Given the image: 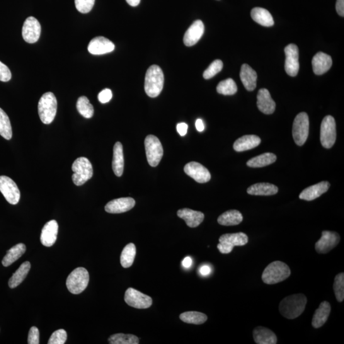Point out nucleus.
<instances>
[{
	"instance_id": "nucleus-43",
	"label": "nucleus",
	"mask_w": 344,
	"mask_h": 344,
	"mask_svg": "<svg viewBox=\"0 0 344 344\" xmlns=\"http://www.w3.org/2000/svg\"><path fill=\"white\" fill-rule=\"evenodd\" d=\"M222 68H223V63L221 60H216L213 62L210 66L205 70L203 72V78L205 79H210L214 77L215 75L217 74L221 71Z\"/></svg>"
},
{
	"instance_id": "nucleus-2",
	"label": "nucleus",
	"mask_w": 344,
	"mask_h": 344,
	"mask_svg": "<svg viewBox=\"0 0 344 344\" xmlns=\"http://www.w3.org/2000/svg\"><path fill=\"white\" fill-rule=\"evenodd\" d=\"M164 74L160 67L152 65L145 74L144 88L145 93L151 98H156L163 90Z\"/></svg>"
},
{
	"instance_id": "nucleus-7",
	"label": "nucleus",
	"mask_w": 344,
	"mask_h": 344,
	"mask_svg": "<svg viewBox=\"0 0 344 344\" xmlns=\"http://www.w3.org/2000/svg\"><path fill=\"white\" fill-rule=\"evenodd\" d=\"M217 249L220 253L229 254L236 246H243L248 243L249 238L244 233L222 235L219 239Z\"/></svg>"
},
{
	"instance_id": "nucleus-36",
	"label": "nucleus",
	"mask_w": 344,
	"mask_h": 344,
	"mask_svg": "<svg viewBox=\"0 0 344 344\" xmlns=\"http://www.w3.org/2000/svg\"><path fill=\"white\" fill-rule=\"evenodd\" d=\"M136 247L130 243L126 246L121 255V264L125 268L132 266L136 256Z\"/></svg>"
},
{
	"instance_id": "nucleus-20",
	"label": "nucleus",
	"mask_w": 344,
	"mask_h": 344,
	"mask_svg": "<svg viewBox=\"0 0 344 344\" xmlns=\"http://www.w3.org/2000/svg\"><path fill=\"white\" fill-rule=\"evenodd\" d=\"M257 106L261 112L272 114L275 110L276 104L266 89H261L257 95Z\"/></svg>"
},
{
	"instance_id": "nucleus-38",
	"label": "nucleus",
	"mask_w": 344,
	"mask_h": 344,
	"mask_svg": "<svg viewBox=\"0 0 344 344\" xmlns=\"http://www.w3.org/2000/svg\"><path fill=\"white\" fill-rule=\"evenodd\" d=\"M0 135L6 140H11L12 130L9 116L0 108Z\"/></svg>"
},
{
	"instance_id": "nucleus-4",
	"label": "nucleus",
	"mask_w": 344,
	"mask_h": 344,
	"mask_svg": "<svg viewBox=\"0 0 344 344\" xmlns=\"http://www.w3.org/2000/svg\"><path fill=\"white\" fill-rule=\"evenodd\" d=\"M58 103L54 94H43L38 105V114L43 124L49 125L54 121L57 112Z\"/></svg>"
},
{
	"instance_id": "nucleus-27",
	"label": "nucleus",
	"mask_w": 344,
	"mask_h": 344,
	"mask_svg": "<svg viewBox=\"0 0 344 344\" xmlns=\"http://www.w3.org/2000/svg\"><path fill=\"white\" fill-rule=\"evenodd\" d=\"M253 338L257 344H276L277 342L275 334L263 326H258L254 329Z\"/></svg>"
},
{
	"instance_id": "nucleus-29",
	"label": "nucleus",
	"mask_w": 344,
	"mask_h": 344,
	"mask_svg": "<svg viewBox=\"0 0 344 344\" xmlns=\"http://www.w3.org/2000/svg\"><path fill=\"white\" fill-rule=\"evenodd\" d=\"M124 154H123V147L121 143H116L113 147V154L112 160V169L115 175L121 177L124 171Z\"/></svg>"
},
{
	"instance_id": "nucleus-23",
	"label": "nucleus",
	"mask_w": 344,
	"mask_h": 344,
	"mask_svg": "<svg viewBox=\"0 0 344 344\" xmlns=\"http://www.w3.org/2000/svg\"><path fill=\"white\" fill-rule=\"evenodd\" d=\"M330 187V184L327 181L321 182L318 184L305 189L299 196L301 200L306 201H312L319 198L324 193H325Z\"/></svg>"
},
{
	"instance_id": "nucleus-44",
	"label": "nucleus",
	"mask_w": 344,
	"mask_h": 344,
	"mask_svg": "<svg viewBox=\"0 0 344 344\" xmlns=\"http://www.w3.org/2000/svg\"><path fill=\"white\" fill-rule=\"evenodd\" d=\"M95 0H75L77 11L82 14L89 13L93 8Z\"/></svg>"
},
{
	"instance_id": "nucleus-39",
	"label": "nucleus",
	"mask_w": 344,
	"mask_h": 344,
	"mask_svg": "<svg viewBox=\"0 0 344 344\" xmlns=\"http://www.w3.org/2000/svg\"><path fill=\"white\" fill-rule=\"evenodd\" d=\"M77 109L80 114L85 118L89 119L93 116V106L89 102L88 98L86 96H81L78 99L77 102Z\"/></svg>"
},
{
	"instance_id": "nucleus-33",
	"label": "nucleus",
	"mask_w": 344,
	"mask_h": 344,
	"mask_svg": "<svg viewBox=\"0 0 344 344\" xmlns=\"http://www.w3.org/2000/svg\"><path fill=\"white\" fill-rule=\"evenodd\" d=\"M26 250V248L24 244H18L12 247L7 251L6 255L2 260V265L6 267L11 265L25 253Z\"/></svg>"
},
{
	"instance_id": "nucleus-32",
	"label": "nucleus",
	"mask_w": 344,
	"mask_h": 344,
	"mask_svg": "<svg viewBox=\"0 0 344 344\" xmlns=\"http://www.w3.org/2000/svg\"><path fill=\"white\" fill-rule=\"evenodd\" d=\"M243 216L237 210H230L220 215L217 219L218 223L222 226H236L241 223Z\"/></svg>"
},
{
	"instance_id": "nucleus-47",
	"label": "nucleus",
	"mask_w": 344,
	"mask_h": 344,
	"mask_svg": "<svg viewBox=\"0 0 344 344\" xmlns=\"http://www.w3.org/2000/svg\"><path fill=\"white\" fill-rule=\"evenodd\" d=\"M12 74L9 68L0 62V81L8 82L11 79Z\"/></svg>"
},
{
	"instance_id": "nucleus-14",
	"label": "nucleus",
	"mask_w": 344,
	"mask_h": 344,
	"mask_svg": "<svg viewBox=\"0 0 344 344\" xmlns=\"http://www.w3.org/2000/svg\"><path fill=\"white\" fill-rule=\"evenodd\" d=\"M340 241V236L336 232L323 231L321 239L315 244L317 253L326 254L338 246Z\"/></svg>"
},
{
	"instance_id": "nucleus-1",
	"label": "nucleus",
	"mask_w": 344,
	"mask_h": 344,
	"mask_svg": "<svg viewBox=\"0 0 344 344\" xmlns=\"http://www.w3.org/2000/svg\"><path fill=\"white\" fill-rule=\"evenodd\" d=\"M307 303L304 294H295L284 298L279 304V312L285 318L294 319L304 312Z\"/></svg>"
},
{
	"instance_id": "nucleus-3",
	"label": "nucleus",
	"mask_w": 344,
	"mask_h": 344,
	"mask_svg": "<svg viewBox=\"0 0 344 344\" xmlns=\"http://www.w3.org/2000/svg\"><path fill=\"white\" fill-rule=\"evenodd\" d=\"M290 275L289 266L282 261H275L269 264L264 270L262 280L266 284H275L287 279Z\"/></svg>"
},
{
	"instance_id": "nucleus-45",
	"label": "nucleus",
	"mask_w": 344,
	"mask_h": 344,
	"mask_svg": "<svg viewBox=\"0 0 344 344\" xmlns=\"http://www.w3.org/2000/svg\"><path fill=\"white\" fill-rule=\"evenodd\" d=\"M67 333L64 329H60L54 331L48 340V344H64L66 342Z\"/></svg>"
},
{
	"instance_id": "nucleus-42",
	"label": "nucleus",
	"mask_w": 344,
	"mask_h": 344,
	"mask_svg": "<svg viewBox=\"0 0 344 344\" xmlns=\"http://www.w3.org/2000/svg\"><path fill=\"white\" fill-rule=\"evenodd\" d=\"M334 293L336 299L338 302H341L344 300V273H338L336 275L333 284Z\"/></svg>"
},
{
	"instance_id": "nucleus-54",
	"label": "nucleus",
	"mask_w": 344,
	"mask_h": 344,
	"mask_svg": "<svg viewBox=\"0 0 344 344\" xmlns=\"http://www.w3.org/2000/svg\"><path fill=\"white\" fill-rule=\"evenodd\" d=\"M127 3L132 7H137L139 6L140 0H126Z\"/></svg>"
},
{
	"instance_id": "nucleus-53",
	"label": "nucleus",
	"mask_w": 344,
	"mask_h": 344,
	"mask_svg": "<svg viewBox=\"0 0 344 344\" xmlns=\"http://www.w3.org/2000/svg\"><path fill=\"white\" fill-rule=\"evenodd\" d=\"M195 126L196 130L199 132H202L205 129L204 124H203V121L200 120V119H198V120H196Z\"/></svg>"
},
{
	"instance_id": "nucleus-37",
	"label": "nucleus",
	"mask_w": 344,
	"mask_h": 344,
	"mask_svg": "<svg viewBox=\"0 0 344 344\" xmlns=\"http://www.w3.org/2000/svg\"><path fill=\"white\" fill-rule=\"evenodd\" d=\"M180 319L184 323L202 324L207 320V315L199 312H186L180 315Z\"/></svg>"
},
{
	"instance_id": "nucleus-6",
	"label": "nucleus",
	"mask_w": 344,
	"mask_h": 344,
	"mask_svg": "<svg viewBox=\"0 0 344 344\" xmlns=\"http://www.w3.org/2000/svg\"><path fill=\"white\" fill-rule=\"evenodd\" d=\"M89 275L86 268L79 267L75 269L67 279V287L72 294L78 295L83 292L88 286Z\"/></svg>"
},
{
	"instance_id": "nucleus-15",
	"label": "nucleus",
	"mask_w": 344,
	"mask_h": 344,
	"mask_svg": "<svg viewBox=\"0 0 344 344\" xmlns=\"http://www.w3.org/2000/svg\"><path fill=\"white\" fill-rule=\"evenodd\" d=\"M41 33L39 22L34 17H29L24 21L22 30L24 40L29 43H34L38 40Z\"/></svg>"
},
{
	"instance_id": "nucleus-26",
	"label": "nucleus",
	"mask_w": 344,
	"mask_h": 344,
	"mask_svg": "<svg viewBox=\"0 0 344 344\" xmlns=\"http://www.w3.org/2000/svg\"><path fill=\"white\" fill-rule=\"evenodd\" d=\"M261 139L256 135H244L235 142L234 149L237 152H243L253 149L261 144Z\"/></svg>"
},
{
	"instance_id": "nucleus-8",
	"label": "nucleus",
	"mask_w": 344,
	"mask_h": 344,
	"mask_svg": "<svg viewBox=\"0 0 344 344\" xmlns=\"http://www.w3.org/2000/svg\"><path fill=\"white\" fill-rule=\"evenodd\" d=\"M309 133V118L307 113L301 112L295 118L293 125V137L296 144L302 146Z\"/></svg>"
},
{
	"instance_id": "nucleus-13",
	"label": "nucleus",
	"mask_w": 344,
	"mask_h": 344,
	"mask_svg": "<svg viewBox=\"0 0 344 344\" xmlns=\"http://www.w3.org/2000/svg\"><path fill=\"white\" fill-rule=\"evenodd\" d=\"M284 52L285 72L290 76H297L300 69L299 47L291 43L285 47Z\"/></svg>"
},
{
	"instance_id": "nucleus-48",
	"label": "nucleus",
	"mask_w": 344,
	"mask_h": 344,
	"mask_svg": "<svg viewBox=\"0 0 344 344\" xmlns=\"http://www.w3.org/2000/svg\"><path fill=\"white\" fill-rule=\"evenodd\" d=\"M98 100L101 103H108L112 98V91L109 89H105L98 94Z\"/></svg>"
},
{
	"instance_id": "nucleus-16",
	"label": "nucleus",
	"mask_w": 344,
	"mask_h": 344,
	"mask_svg": "<svg viewBox=\"0 0 344 344\" xmlns=\"http://www.w3.org/2000/svg\"><path fill=\"white\" fill-rule=\"evenodd\" d=\"M184 172L198 183H206L211 179L209 171L198 162L191 161L186 164Z\"/></svg>"
},
{
	"instance_id": "nucleus-30",
	"label": "nucleus",
	"mask_w": 344,
	"mask_h": 344,
	"mask_svg": "<svg viewBox=\"0 0 344 344\" xmlns=\"http://www.w3.org/2000/svg\"><path fill=\"white\" fill-rule=\"evenodd\" d=\"M278 188L270 183H257L248 189L247 192L249 195L255 196H271L278 193Z\"/></svg>"
},
{
	"instance_id": "nucleus-22",
	"label": "nucleus",
	"mask_w": 344,
	"mask_h": 344,
	"mask_svg": "<svg viewBox=\"0 0 344 344\" xmlns=\"http://www.w3.org/2000/svg\"><path fill=\"white\" fill-rule=\"evenodd\" d=\"M58 234V224L56 220H51L45 224L40 236L41 243L46 247H50L55 244Z\"/></svg>"
},
{
	"instance_id": "nucleus-49",
	"label": "nucleus",
	"mask_w": 344,
	"mask_h": 344,
	"mask_svg": "<svg viewBox=\"0 0 344 344\" xmlns=\"http://www.w3.org/2000/svg\"><path fill=\"white\" fill-rule=\"evenodd\" d=\"M188 129V126L187 124H186V123H179V124L177 125V130H178L179 135L182 137L185 136L186 133H187Z\"/></svg>"
},
{
	"instance_id": "nucleus-40",
	"label": "nucleus",
	"mask_w": 344,
	"mask_h": 344,
	"mask_svg": "<svg viewBox=\"0 0 344 344\" xmlns=\"http://www.w3.org/2000/svg\"><path fill=\"white\" fill-rule=\"evenodd\" d=\"M108 342L111 344H139V339L131 334L118 333L110 336Z\"/></svg>"
},
{
	"instance_id": "nucleus-18",
	"label": "nucleus",
	"mask_w": 344,
	"mask_h": 344,
	"mask_svg": "<svg viewBox=\"0 0 344 344\" xmlns=\"http://www.w3.org/2000/svg\"><path fill=\"white\" fill-rule=\"evenodd\" d=\"M135 205V201L132 198H120L109 202L106 205V212L110 214H121L129 211Z\"/></svg>"
},
{
	"instance_id": "nucleus-51",
	"label": "nucleus",
	"mask_w": 344,
	"mask_h": 344,
	"mask_svg": "<svg viewBox=\"0 0 344 344\" xmlns=\"http://www.w3.org/2000/svg\"><path fill=\"white\" fill-rule=\"evenodd\" d=\"M211 272V268H210L209 266L203 265L201 266L200 268V273L201 275L203 276H207L210 274Z\"/></svg>"
},
{
	"instance_id": "nucleus-9",
	"label": "nucleus",
	"mask_w": 344,
	"mask_h": 344,
	"mask_svg": "<svg viewBox=\"0 0 344 344\" xmlns=\"http://www.w3.org/2000/svg\"><path fill=\"white\" fill-rule=\"evenodd\" d=\"M145 152L148 163L152 167L158 165L163 156V146L158 138L150 135L145 139Z\"/></svg>"
},
{
	"instance_id": "nucleus-17",
	"label": "nucleus",
	"mask_w": 344,
	"mask_h": 344,
	"mask_svg": "<svg viewBox=\"0 0 344 344\" xmlns=\"http://www.w3.org/2000/svg\"><path fill=\"white\" fill-rule=\"evenodd\" d=\"M88 49L91 54L102 55L112 52L115 49V45L108 38L98 36L89 42Z\"/></svg>"
},
{
	"instance_id": "nucleus-41",
	"label": "nucleus",
	"mask_w": 344,
	"mask_h": 344,
	"mask_svg": "<svg viewBox=\"0 0 344 344\" xmlns=\"http://www.w3.org/2000/svg\"><path fill=\"white\" fill-rule=\"evenodd\" d=\"M217 91L223 95H234L237 92V84L232 79H227L219 82L217 86Z\"/></svg>"
},
{
	"instance_id": "nucleus-12",
	"label": "nucleus",
	"mask_w": 344,
	"mask_h": 344,
	"mask_svg": "<svg viewBox=\"0 0 344 344\" xmlns=\"http://www.w3.org/2000/svg\"><path fill=\"white\" fill-rule=\"evenodd\" d=\"M125 300L130 306L139 309H148L152 304L151 297L132 288L126 292Z\"/></svg>"
},
{
	"instance_id": "nucleus-50",
	"label": "nucleus",
	"mask_w": 344,
	"mask_h": 344,
	"mask_svg": "<svg viewBox=\"0 0 344 344\" xmlns=\"http://www.w3.org/2000/svg\"><path fill=\"white\" fill-rule=\"evenodd\" d=\"M336 11L339 16H344V0H336Z\"/></svg>"
},
{
	"instance_id": "nucleus-10",
	"label": "nucleus",
	"mask_w": 344,
	"mask_h": 344,
	"mask_svg": "<svg viewBox=\"0 0 344 344\" xmlns=\"http://www.w3.org/2000/svg\"><path fill=\"white\" fill-rule=\"evenodd\" d=\"M336 138V123L331 116L323 119L321 125L320 140L326 149H330L335 144Z\"/></svg>"
},
{
	"instance_id": "nucleus-19",
	"label": "nucleus",
	"mask_w": 344,
	"mask_h": 344,
	"mask_svg": "<svg viewBox=\"0 0 344 344\" xmlns=\"http://www.w3.org/2000/svg\"><path fill=\"white\" fill-rule=\"evenodd\" d=\"M204 24L201 20H196L191 24L184 36V43L188 47L195 45L204 33Z\"/></svg>"
},
{
	"instance_id": "nucleus-24",
	"label": "nucleus",
	"mask_w": 344,
	"mask_h": 344,
	"mask_svg": "<svg viewBox=\"0 0 344 344\" xmlns=\"http://www.w3.org/2000/svg\"><path fill=\"white\" fill-rule=\"evenodd\" d=\"M178 215L181 219L185 220L186 224L190 227H196L202 223L204 219V214L199 211L190 209V208H183L178 210Z\"/></svg>"
},
{
	"instance_id": "nucleus-5",
	"label": "nucleus",
	"mask_w": 344,
	"mask_h": 344,
	"mask_svg": "<svg viewBox=\"0 0 344 344\" xmlns=\"http://www.w3.org/2000/svg\"><path fill=\"white\" fill-rule=\"evenodd\" d=\"M72 181L76 186L83 185L91 179L93 175V169L91 162L85 157L77 158L72 164Z\"/></svg>"
},
{
	"instance_id": "nucleus-34",
	"label": "nucleus",
	"mask_w": 344,
	"mask_h": 344,
	"mask_svg": "<svg viewBox=\"0 0 344 344\" xmlns=\"http://www.w3.org/2000/svg\"><path fill=\"white\" fill-rule=\"evenodd\" d=\"M30 268L31 264L29 261H25L22 264L20 267L10 278L9 281V287L13 289V288L18 287L19 284H21L30 272Z\"/></svg>"
},
{
	"instance_id": "nucleus-28",
	"label": "nucleus",
	"mask_w": 344,
	"mask_h": 344,
	"mask_svg": "<svg viewBox=\"0 0 344 344\" xmlns=\"http://www.w3.org/2000/svg\"><path fill=\"white\" fill-rule=\"evenodd\" d=\"M331 312V305L326 301L321 303L319 308L316 310L312 320V326L319 328L328 320Z\"/></svg>"
},
{
	"instance_id": "nucleus-52",
	"label": "nucleus",
	"mask_w": 344,
	"mask_h": 344,
	"mask_svg": "<svg viewBox=\"0 0 344 344\" xmlns=\"http://www.w3.org/2000/svg\"><path fill=\"white\" fill-rule=\"evenodd\" d=\"M192 259H191L190 256L186 257V258L184 259L183 262H182L183 266L186 268H190L191 265H192Z\"/></svg>"
},
{
	"instance_id": "nucleus-11",
	"label": "nucleus",
	"mask_w": 344,
	"mask_h": 344,
	"mask_svg": "<svg viewBox=\"0 0 344 344\" xmlns=\"http://www.w3.org/2000/svg\"><path fill=\"white\" fill-rule=\"evenodd\" d=\"M0 191L9 203L18 204L20 200V191L12 179L7 176H0Z\"/></svg>"
},
{
	"instance_id": "nucleus-35",
	"label": "nucleus",
	"mask_w": 344,
	"mask_h": 344,
	"mask_svg": "<svg viewBox=\"0 0 344 344\" xmlns=\"http://www.w3.org/2000/svg\"><path fill=\"white\" fill-rule=\"evenodd\" d=\"M277 160V156L274 154L270 152H266L260 155V156L254 157L247 162V165L251 168H261L272 164Z\"/></svg>"
},
{
	"instance_id": "nucleus-21",
	"label": "nucleus",
	"mask_w": 344,
	"mask_h": 344,
	"mask_svg": "<svg viewBox=\"0 0 344 344\" xmlns=\"http://www.w3.org/2000/svg\"><path fill=\"white\" fill-rule=\"evenodd\" d=\"M332 64L330 55L322 52H317L312 61V69L314 74L317 76L325 74L330 69Z\"/></svg>"
},
{
	"instance_id": "nucleus-25",
	"label": "nucleus",
	"mask_w": 344,
	"mask_h": 344,
	"mask_svg": "<svg viewBox=\"0 0 344 344\" xmlns=\"http://www.w3.org/2000/svg\"><path fill=\"white\" fill-rule=\"evenodd\" d=\"M240 77L245 88L249 91H253L256 88L257 74L248 64L242 65Z\"/></svg>"
},
{
	"instance_id": "nucleus-46",
	"label": "nucleus",
	"mask_w": 344,
	"mask_h": 344,
	"mask_svg": "<svg viewBox=\"0 0 344 344\" xmlns=\"http://www.w3.org/2000/svg\"><path fill=\"white\" fill-rule=\"evenodd\" d=\"M39 330L35 326L31 327L29 332L28 343L29 344H38L40 343Z\"/></svg>"
},
{
	"instance_id": "nucleus-31",
	"label": "nucleus",
	"mask_w": 344,
	"mask_h": 344,
	"mask_svg": "<svg viewBox=\"0 0 344 344\" xmlns=\"http://www.w3.org/2000/svg\"><path fill=\"white\" fill-rule=\"evenodd\" d=\"M251 18L257 23L265 27H271L274 24L273 17L267 10L256 7L251 11Z\"/></svg>"
}]
</instances>
